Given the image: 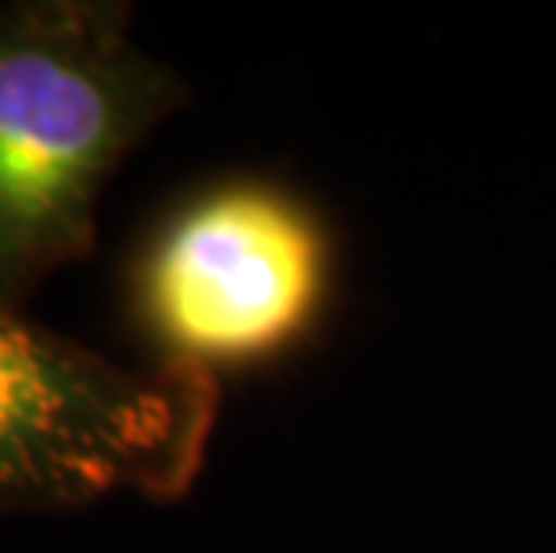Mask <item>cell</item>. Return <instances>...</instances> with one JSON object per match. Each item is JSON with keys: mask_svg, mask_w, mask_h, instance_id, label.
Returning a JSON list of instances; mask_svg holds the SVG:
<instances>
[{"mask_svg": "<svg viewBox=\"0 0 556 553\" xmlns=\"http://www.w3.org/2000/svg\"><path fill=\"white\" fill-rule=\"evenodd\" d=\"M327 238L274 184H223L162 223L134 305L165 367L216 378L288 349L324 305Z\"/></svg>", "mask_w": 556, "mask_h": 553, "instance_id": "3957f363", "label": "cell"}, {"mask_svg": "<svg viewBox=\"0 0 556 553\" xmlns=\"http://www.w3.org/2000/svg\"><path fill=\"white\" fill-rule=\"evenodd\" d=\"M180 104L123 4H0V296L93 249L104 187Z\"/></svg>", "mask_w": 556, "mask_h": 553, "instance_id": "6da1fadb", "label": "cell"}, {"mask_svg": "<svg viewBox=\"0 0 556 553\" xmlns=\"http://www.w3.org/2000/svg\"><path fill=\"white\" fill-rule=\"evenodd\" d=\"M216 410V378L126 367L0 296V517L184 497Z\"/></svg>", "mask_w": 556, "mask_h": 553, "instance_id": "7a4b0ae2", "label": "cell"}]
</instances>
